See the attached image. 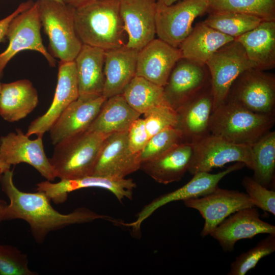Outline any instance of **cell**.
Wrapping results in <instances>:
<instances>
[{"instance_id": "d4e9b609", "label": "cell", "mask_w": 275, "mask_h": 275, "mask_svg": "<svg viewBox=\"0 0 275 275\" xmlns=\"http://www.w3.org/2000/svg\"><path fill=\"white\" fill-rule=\"evenodd\" d=\"M235 39L242 45L255 68L267 71L275 67V21L263 20Z\"/></svg>"}, {"instance_id": "2e32d148", "label": "cell", "mask_w": 275, "mask_h": 275, "mask_svg": "<svg viewBox=\"0 0 275 275\" xmlns=\"http://www.w3.org/2000/svg\"><path fill=\"white\" fill-rule=\"evenodd\" d=\"M127 131L113 133L107 136L99 153L93 175L121 179L140 169V153H133L130 149Z\"/></svg>"}, {"instance_id": "8992f818", "label": "cell", "mask_w": 275, "mask_h": 275, "mask_svg": "<svg viewBox=\"0 0 275 275\" xmlns=\"http://www.w3.org/2000/svg\"><path fill=\"white\" fill-rule=\"evenodd\" d=\"M208 69L213 97V109L224 103L237 77L255 67L242 45L236 39L218 49L205 64Z\"/></svg>"}, {"instance_id": "bcb514c9", "label": "cell", "mask_w": 275, "mask_h": 275, "mask_svg": "<svg viewBox=\"0 0 275 275\" xmlns=\"http://www.w3.org/2000/svg\"><path fill=\"white\" fill-rule=\"evenodd\" d=\"M207 1H209V0H207Z\"/></svg>"}, {"instance_id": "f1b7e54d", "label": "cell", "mask_w": 275, "mask_h": 275, "mask_svg": "<svg viewBox=\"0 0 275 275\" xmlns=\"http://www.w3.org/2000/svg\"><path fill=\"white\" fill-rule=\"evenodd\" d=\"M141 115L122 94L117 95L106 99L88 130L104 134L126 131Z\"/></svg>"}, {"instance_id": "7402d4cb", "label": "cell", "mask_w": 275, "mask_h": 275, "mask_svg": "<svg viewBox=\"0 0 275 275\" xmlns=\"http://www.w3.org/2000/svg\"><path fill=\"white\" fill-rule=\"evenodd\" d=\"M181 58L179 48L154 38L139 51L135 75L163 87Z\"/></svg>"}, {"instance_id": "277c9868", "label": "cell", "mask_w": 275, "mask_h": 275, "mask_svg": "<svg viewBox=\"0 0 275 275\" xmlns=\"http://www.w3.org/2000/svg\"><path fill=\"white\" fill-rule=\"evenodd\" d=\"M108 135L87 130L56 144L49 160L56 177L61 180L73 179L92 175Z\"/></svg>"}, {"instance_id": "5bb4252c", "label": "cell", "mask_w": 275, "mask_h": 275, "mask_svg": "<svg viewBox=\"0 0 275 275\" xmlns=\"http://www.w3.org/2000/svg\"><path fill=\"white\" fill-rule=\"evenodd\" d=\"M210 84L206 65L182 58L175 64L163 87L165 101L176 111Z\"/></svg>"}, {"instance_id": "74e56055", "label": "cell", "mask_w": 275, "mask_h": 275, "mask_svg": "<svg viewBox=\"0 0 275 275\" xmlns=\"http://www.w3.org/2000/svg\"><path fill=\"white\" fill-rule=\"evenodd\" d=\"M241 184L255 207L275 215V191L262 185L253 177H244Z\"/></svg>"}, {"instance_id": "d590c367", "label": "cell", "mask_w": 275, "mask_h": 275, "mask_svg": "<svg viewBox=\"0 0 275 275\" xmlns=\"http://www.w3.org/2000/svg\"><path fill=\"white\" fill-rule=\"evenodd\" d=\"M1 275H35L28 267L25 254L9 245L0 244Z\"/></svg>"}, {"instance_id": "8d00e7d4", "label": "cell", "mask_w": 275, "mask_h": 275, "mask_svg": "<svg viewBox=\"0 0 275 275\" xmlns=\"http://www.w3.org/2000/svg\"><path fill=\"white\" fill-rule=\"evenodd\" d=\"M144 116L149 138L166 129L176 128L177 125V111L167 104L156 106Z\"/></svg>"}, {"instance_id": "d6a6232c", "label": "cell", "mask_w": 275, "mask_h": 275, "mask_svg": "<svg viewBox=\"0 0 275 275\" xmlns=\"http://www.w3.org/2000/svg\"><path fill=\"white\" fill-rule=\"evenodd\" d=\"M207 13L230 12L275 21V0H209Z\"/></svg>"}, {"instance_id": "ab89813d", "label": "cell", "mask_w": 275, "mask_h": 275, "mask_svg": "<svg viewBox=\"0 0 275 275\" xmlns=\"http://www.w3.org/2000/svg\"><path fill=\"white\" fill-rule=\"evenodd\" d=\"M33 4L31 0L23 2L11 14L0 20V42H3L6 37L7 32L11 21L18 14L30 8Z\"/></svg>"}, {"instance_id": "ac0fdd59", "label": "cell", "mask_w": 275, "mask_h": 275, "mask_svg": "<svg viewBox=\"0 0 275 275\" xmlns=\"http://www.w3.org/2000/svg\"><path fill=\"white\" fill-rule=\"evenodd\" d=\"M119 4L125 46L139 51L155 38L156 0H119Z\"/></svg>"}, {"instance_id": "b9f144b4", "label": "cell", "mask_w": 275, "mask_h": 275, "mask_svg": "<svg viewBox=\"0 0 275 275\" xmlns=\"http://www.w3.org/2000/svg\"><path fill=\"white\" fill-rule=\"evenodd\" d=\"M6 172L5 167L3 163L0 161V175ZM5 204L0 203V223L4 221Z\"/></svg>"}, {"instance_id": "4dcf8cb0", "label": "cell", "mask_w": 275, "mask_h": 275, "mask_svg": "<svg viewBox=\"0 0 275 275\" xmlns=\"http://www.w3.org/2000/svg\"><path fill=\"white\" fill-rule=\"evenodd\" d=\"M253 164V178L268 188L274 179L275 131H270L250 145Z\"/></svg>"}, {"instance_id": "7bdbcfd3", "label": "cell", "mask_w": 275, "mask_h": 275, "mask_svg": "<svg viewBox=\"0 0 275 275\" xmlns=\"http://www.w3.org/2000/svg\"><path fill=\"white\" fill-rule=\"evenodd\" d=\"M183 0H156L157 4L164 6H170L175 3Z\"/></svg>"}, {"instance_id": "52a82bcc", "label": "cell", "mask_w": 275, "mask_h": 275, "mask_svg": "<svg viewBox=\"0 0 275 275\" xmlns=\"http://www.w3.org/2000/svg\"><path fill=\"white\" fill-rule=\"evenodd\" d=\"M41 27L37 2L11 21L6 34L8 45L0 53V78L8 62L22 50L36 51L44 56L50 66H56V59L43 44Z\"/></svg>"}, {"instance_id": "ee69618b", "label": "cell", "mask_w": 275, "mask_h": 275, "mask_svg": "<svg viewBox=\"0 0 275 275\" xmlns=\"http://www.w3.org/2000/svg\"><path fill=\"white\" fill-rule=\"evenodd\" d=\"M1 86H2V83L0 82V93H1Z\"/></svg>"}, {"instance_id": "d6986e66", "label": "cell", "mask_w": 275, "mask_h": 275, "mask_svg": "<svg viewBox=\"0 0 275 275\" xmlns=\"http://www.w3.org/2000/svg\"><path fill=\"white\" fill-rule=\"evenodd\" d=\"M260 234H275V226L262 221L255 207L240 209L219 224L210 235L223 250L231 252L237 241L252 238Z\"/></svg>"}, {"instance_id": "60d3db41", "label": "cell", "mask_w": 275, "mask_h": 275, "mask_svg": "<svg viewBox=\"0 0 275 275\" xmlns=\"http://www.w3.org/2000/svg\"><path fill=\"white\" fill-rule=\"evenodd\" d=\"M93 1L95 0H63L64 3L74 8Z\"/></svg>"}, {"instance_id": "83f0119b", "label": "cell", "mask_w": 275, "mask_h": 275, "mask_svg": "<svg viewBox=\"0 0 275 275\" xmlns=\"http://www.w3.org/2000/svg\"><path fill=\"white\" fill-rule=\"evenodd\" d=\"M105 50L83 44L74 60L79 95H102L104 85Z\"/></svg>"}, {"instance_id": "484cf974", "label": "cell", "mask_w": 275, "mask_h": 275, "mask_svg": "<svg viewBox=\"0 0 275 275\" xmlns=\"http://www.w3.org/2000/svg\"><path fill=\"white\" fill-rule=\"evenodd\" d=\"M38 94L28 79L2 84L0 93V116L9 122L24 118L37 106Z\"/></svg>"}, {"instance_id": "f6af8a7d", "label": "cell", "mask_w": 275, "mask_h": 275, "mask_svg": "<svg viewBox=\"0 0 275 275\" xmlns=\"http://www.w3.org/2000/svg\"><path fill=\"white\" fill-rule=\"evenodd\" d=\"M57 1H60V2H63V0H57Z\"/></svg>"}, {"instance_id": "4fadbf2b", "label": "cell", "mask_w": 275, "mask_h": 275, "mask_svg": "<svg viewBox=\"0 0 275 275\" xmlns=\"http://www.w3.org/2000/svg\"><path fill=\"white\" fill-rule=\"evenodd\" d=\"M245 166L243 163L237 162L216 174L203 172L197 173L182 187L162 195L145 205L138 213L135 221L130 223H122L121 225L131 227L133 232H137L143 222L161 207L172 202L198 198L207 194L218 186L219 182L225 176Z\"/></svg>"}, {"instance_id": "e0dca14e", "label": "cell", "mask_w": 275, "mask_h": 275, "mask_svg": "<svg viewBox=\"0 0 275 275\" xmlns=\"http://www.w3.org/2000/svg\"><path fill=\"white\" fill-rule=\"evenodd\" d=\"M96 187L106 189L121 202L124 199H132L136 184L131 179L114 178L88 175L73 179H62L57 183L46 180L37 184V191L44 192L50 201L61 204L70 192L84 188Z\"/></svg>"}, {"instance_id": "7a4b0ae2", "label": "cell", "mask_w": 275, "mask_h": 275, "mask_svg": "<svg viewBox=\"0 0 275 275\" xmlns=\"http://www.w3.org/2000/svg\"><path fill=\"white\" fill-rule=\"evenodd\" d=\"M74 24L82 44L104 50L126 45L119 0H95L74 8Z\"/></svg>"}, {"instance_id": "9a60e30c", "label": "cell", "mask_w": 275, "mask_h": 275, "mask_svg": "<svg viewBox=\"0 0 275 275\" xmlns=\"http://www.w3.org/2000/svg\"><path fill=\"white\" fill-rule=\"evenodd\" d=\"M106 99L102 95H79L63 112L48 131L51 143L55 145L87 131Z\"/></svg>"}, {"instance_id": "7c38bea8", "label": "cell", "mask_w": 275, "mask_h": 275, "mask_svg": "<svg viewBox=\"0 0 275 275\" xmlns=\"http://www.w3.org/2000/svg\"><path fill=\"white\" fill-rule=\"evenodd\" d=\"M186 207L197 210L204 219L201 235L205 237L224 219L235 212L255 207L246 193L216 187L198 198L183 201Z\"/></svg>"}, {"instance_id": "f35d334b", "label": "cell", "mask_w": 275, "mask_h": 275, "mask_svg": "<svg viewBox=\"0 0 275 275\" xmlns=\"http://www.w3.org/2000/svg\"><path fill=\"white\" fill-rule=\"evenodd\" d=\"M128 144L131 150L140 153L150 138L146 130L143 118H139L130 125L128 131Z\"/></svg>"}, {"instance_id": "5b68a950", "label": "cell", "mask_w": 275, "mask_h": 275, "mask_svg": "<svg viewBox=\"0 0 275 275\" xmlns=\"http://www.w3.org/2000/svg\"><path fill=\"white\" fill-rule=\"evenodd\" d=\"M41 26L52 56L60 62L75 60L82 45L75 27L74 8L57 0L37 1Z\"/></svg>"}, {"instance_id": "ba28073f", "label": "cell", "mask_w": 275, "mask_h": 275, "mask_svg": "<svg viewBox=\"0 0 275 275\" xmlns=\"http://www.w3.org/2000/svg\"><path fill=\"white\" fill-rule=\"evenodd\" d=\"M265 71L254 68L243 71L233 83L226 100L257 113H274L275 76Z\"/></svg>"}, {"instance_id": "1f68e13d", "label": "cell", "mask_w": 275, "mask_h": 275, "mask_svg": "<svg viewBox=\"0 0 275 275\" xmlns=\"http://www.w3.org/2000/svg\"><path fill=\"white\" fill-rule=\"evenodd\" d=\"M203 22L210 27L236 39L258 26L263 20L245 14L216 12L208 13Z\"/></svg>"}, {"instance_id": "836d02e7", "label": "cell", "mask_w": 275, "mask_h": 275, "mask_svg": "<svg viewBox=\"0 0 275 275\" xmlns=\"http://www.w3.org/2000/svg\"><path fill=\"white\" fill-rule=\"evenodd\" d=\"M275 251V234L260 240L255 246L237 256L230 265L228 275H245L263 257Z\"/></svg>"}, {"instance_id": "4316f807", "label": "cell", "mask_w": 275, "mask_h": 275, "mask_svg": "<svg viewBox=\"0 0 275 275\" xmlns=\"http://www.w3.org/2000/svg\"><path fill=\"white\" fill-rule=\"evenodd\" d=\"M234 40V38L210 27L203 21L193 28L179 48L182 58L205 65L218 49Z\"/></svg>"}, {"instance_id": "e575fe53", "label": "cell", "mask_w": 275, "mask_h": 275, "mask_svg": "<svg viewBox=\"0 0 275 275\" xmlns=\"http://www.w3.org/2000/svg\"><path fill=\"white\" fill-rule=\"evenodd\" d=\"M183 142L181 132L176 127L161 131L150 138L139 154L141 163L163 154L175 145Z\"/></svg>"}, {"instance_id": "9c48e42d", "label": "cell", "mask_w": 275, "mask_h": 275, "mask_svg": "<svg viewBox=\"0 0 275 275\" xmlns=\"http://www.w3.org/2000/svg\"><path fill=\"white\" fill-rule=\"evenodd\" d=\"M207 0H183L170 6L157 4L156 34L159 39L179 48L193 29V23L207 12Z\"/></svg>"}, {"instance_id": "603a6c76", "label": "cell", "mask_w": 275, "mask_h": 275, "mask_svg": "<svg viewBox=\"0 0 275 275\" xmlns=\"http://www.w3.org/2000/svg\"><path fill=\"white\" fill-rule=\"evenodd\" d=\"M194 144L181 142L160 155L143 162L140 169L159 183L180 181L191 165Z\"/></svg>"}, {"instance_id": "8fae6325", "label": "cell", "mask_w": 275, "mask_h": 275, "mask_svg": "<svg viewBox=\"0 0 275 275\" xmlns=\"http://www.w3.org/2000/svg\"><path fill=\"white\" fill-rule=\"evenodd\" d=\"M232 162L243 163L252 170L250 145L233 143L210 134L194 144V155L188 172L193 175L198 172H210Z\"/></svg>"}, {"instance_id": "44dd1931", "label": "cell", "mask_w": 275, "mask_h": 275, "mask_svg": "<svg viewBox=\"0 0 275 275\" xmlns=\"http://www.w3.org/2000/svg\"><path fill=\"white\" fill-rule=\"evenodd\" d=\"M213 109L211 83L176 110V128L183 142L195 144L210 134L209 122Z\"/></svg>"}, {"instance_id": "30bf717a", "label": "cell", "mask_w": 275, "mask_h": 275, "mask_svg": "<svg viewBox=\"0 0 275 275\" xmlns=\"http://www.w3.org/2000/svg\"><path fill=\"white\" fill-rule=\"evenodd\" d=\"M0 138V161L6 171L12 165L26 163L34 167L47 180L52 181L57 177L45 154L41 136L35 140L22 130L16 129Z\"/></svg>"}, {"instance_id": "cb8c5ba5", "label": "cell", "mask_w": 275, "mask_h": 275, "mask_svg": "<svg viewBox=\"0 0 275 275\" xmlns=\"http://www.w3.org/2000/svg\"><path fill=\"white\" fill-rule=\"evenodd\" d=\"M138 52L125 45L105 50L102 95L106 98L121 94L135 76Z\"/></svg>"}, {"instance_id": "6da1fadb", "label": "cell", "mask_w": 275, "mask_h": 275, "mask_svg": "<svg viewBox=\"0 0 275 275\" xmlns=\"http://www.w3.org/2000/svg\"><path fill=\"white\" fill-rule=\"evenodd\" d=\"M13 170L0 175L3 191L10 200L6 205L4 221L21 219L30 225L31 232L38 242H42L50 231L66 226L90 222L109 216L97 213L87 208H78L72 212L63 214L55 210L50 200L42 191L26 193L18 189L13 181Z\"/></svg>"}, {"instance_id": "3957f363", "label": "cell", "mask_w": 275, "mask_h": 275, "mask_svg": "<svg viewBox=\"0 0 275 275\" xmlns=\"http://www.w3.org/2000/svg\"><path fill=\"white\" fill-rule=\"evenodd\" d=\"M274 123V113H257L226 100L213 111L209 131L231 143L251 145L269 132Z\"/></svg>"}, {"instance_id": "f546056e", "label": "cell", "mask_w": 275, "mask_h": 275, "mask_svg": "<svg viewBox=\"0 0 275 275\" xmlns=\"http://www.w3.org/2000/svg\"><path fill=\"white\" fill-rule=\"evenodd\" d=\"M121 94L129 105L141 115L156 106L167 104L163 87L139 76L132 79Z\"/></svg>"}, {"instance_id": "ffe728a7", "label": "cell", "mask_w": 275, "mask_h": 275, "mask_svg": "<svg viewBox=\"0 0 275 275\" xmlns=\"http://www.w3.org/2000/svg\"><path fill=\"white\" fill-rule=\"evenodd\" d=\"M79 96L75 64L74 61L60 62L57 87L52 103L47 112L31 122L25 133L43 136L48 131L63 112Z\"/></svg>"}]
</instances>
